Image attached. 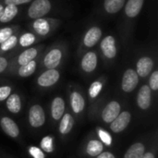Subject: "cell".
Returning a JSON list of instances; mask_svg holds the SVG:
<instances>
[{
  "label": "cell",
  "instance_id": "6da1fadb",
  "mask_svg": "<svg viewBox=\"0 0 158 158\" xmlns=\"http://www.w3.org/2000/svg\"><path fill=\"white\" fill-rule=\"evenodd\" d=\"M26 124L28 130L33 134H39L44 131L48 124L47 113L40 103H31L27 110Z\"/></svg>",
  "mask_w": 158,
  "mask_h": 158
},
{
  "label": "cell",
  "instance_id": "7a4b0ae2",
  "mask_svg": "<svg viewBox=\"0 0 158 158\" xmlns=\"http://www.w3.org/2000/svg\"><path fill=\"white\" fill-rule=\"evenodd\" d=\"M123 105L118 100H110L104 105H99L89 119L92 122H98L103 126H108L121 112Z\"/></svg>",
  "mask_w": 158,
  "mask_h": 158
},
{
  "label": "cell",
  "instance_id": "3957f363",
  "mask_svg": "<svg viewBox=\"0 0 158 158\" xmlns=\"http://www.w3.org/2000/svg\"><path fill=\"white\" fill-rule=\"evenodd\" d=\"M69 112L77 121L82 122L87 114V101L82 92L77 88H72L69 93Z\"/></svg>",
  "mask_w": 158,
  "mask_h": 158
},
{
  "label": "cell",
  "instance_id": "277c9868",
  "mask_svg": "<svg viewBox=\"0 0 158 158\" xmlns=\"http://www.w3.org/2000/svg\"><path fill=\"white\" fill-rule=\"evenodd\" d=\"M106 147L97 138L94 131H90L80 147V155L84 158H94L105 151Z\"/></svg>",
  "mask_w": 158,
  "mask_h": 158
},
{
  "label": "cell",
  "instance_id": "5b68a950",
  "mask_svg": "<svg viewBox=\"0 0 158 158\" xmlns=\"http://www.w3.org/2000/svg\"><path fill=\"white\" fill-rule=\"evenodd\" d=\"M0 130L8 138L16 142L19 145H25V142L22 137L20 128L11 116H8L4 113L0 114Z\"/></svg>",
  "mask_w": 158,
  "mask_h": 158
},
{
  "label": "cell",
  "instance_id": "8992f818",
  "mask_svg": "<svg viewBox=\"0 0 158 158\" xmlns=\"http://www.w3.org/2000/svg\"><path fill=\"white\" fill-rule=\"evenodd\" d=\"M66 101L63 96L56 95L55 96L49 105L47 118H48V124L52 129L56 128L59 120L65 114L67 108H66Z\"/></svg>",
  "mask_w": 158,
  "mask_h": 158
},
{
  "label": "cell",
  "instance_id": "52a82bcc",
  "mask_svg": "<svg viewBox=\"0 0 158 158\" xmlns=\"http://www.w3.org/2000/svg\"><path fill=\"white\" fill-rule=\"evenodd\" d=\"M153 133L147 132L135 140L128 147L122 158H143L148 146L150 145Z\"/></svg>",
  "mask_w": 158,
  "mask_h": 158
},
{
  "label": "cell",
  "instance_id": "ba28073f",
  "mask_svg": "<svg viewBox=\"0 0 158 158\" xmlns=\"http://www.w3.org/2000/svg\"><path fill=\"white\" fill-rule=\"evenodd\" d=\"M76 123L77 120L74 116L69 112V110H66L56 126L57 137L61 142H67L69 140L74 131Z\"/></svg>",
  "mask_w": 158,
  "mask_h": 158
},
{
  "label": "cell",
  "instance_id": "9c48e42d",
  "mask_svg": "<svg viewBox=\"0 0 158 158\" xmlns=\"http://www.w3.org/2000/svg\"><path fill=\"white\" fill-rule=\"evenodd\" d=\"M136 106L143 118L150 113L153 107V94L148 84H143L139 89L136 95Z\"/></svg>",
  "mask_w": 158,
  "mask_h": 158
},
{
  "label": "cell",
  "instance_id": "30bf717a",
  "mask_svg": "<svg viewBox=\"0 0 158 158\" xmlns=\"http://www.w3.org/2000/svg\"><path fill=\"white\" fill-rule=\"evenodd\" d=\"M132 120V112L131 109L126 108L122 109L121 112L118 115V117L107 126L108 131L112 134H121L127 131L130 127Z\"/></svg>",
  "mask_w": 158,
  "mask_h": 158
},
{
  "label": "cell",
  "instance_id": "8fae6325",
  "mask_svg": "<svg viewBox=\"0 0 158 158\" xmlns=\"http://www.w3.org/2000/svg\"><path fill=\"white\" fill-rule=\"evenodd\" d=\"M104 81L102 80H96L92 82L88 89V98H89V109H88V118L89 119L93 116L94 112L98 106V99L104 89Z\"/></svg>",
  "mask_w": 158,
  "mask_h": 158
},
{
  "label": "cell",
  "instance_id": "7c38bea8",
  "mask_svg": "<svg viewBox=\"0 0 158 158\" xmlns=\"http://www.w3.org/2000/svg\"><path fill=\"white\" fill-rule=\"evenodd\" d=\"M51 8L52 5L49 0H34L28 8V16L32 19L44 18Z\"/></svg>",
  "mask_w": 158,
  "mask_h": 158
},
{
  "label": "cell",
  "instance_id": "4fadbf2b",
  "mask_svg": "<svg viewBox=\"0 0 158 158\" xmlns=\"http://www.w3.org/2000/svg\"><path fill=\"white\" fill-rule=\"evenodd\" d=\"M60 79V72L56 69H50L44 71L37 78V85L42 89H48L56 85Z\"/></svg>",
  "mask_w": 158,
  "mask_h": 158
},
{
  "label": "cell",
  "instance_id": "5bb4252c",
  "mask_svg": "<svg viewBox=\"0 0 158 158\" xmlns=\"http://www.w3.org/2000/svg\"><path fill=\"white\" fill-rule=\"evenodd\" d=\"M139 76L135 69H128L122 77L121 80V91L124 94H131L138 86L139 84Z\"/></svg>",
  "mask_w": 158,
  "mask_h": 158
},
{
  "label": "cell",
  "instance_id": "9a60e30c",
  "mask_svg": "<svg viewBox=\"0 0 158 158\" xmlns=\"http://www.w3.org/2000/svg\"><path fill=\"white\" fill-rule=\"evenodd\" d=\"M6 111L13 117H19L23 111V102L18 93H12L5 101Z\"/></svg>",
  "mask_w": 158,
  "mask_h": 158
},
{
  "label": "cell",
  "instance_id": "2e32d148",
  "mask_svg": "<svg viewBox=\"0 0 158 158\" xmlns=\"http://www.w3.org/2000/svg\"><path fill=\"white\" fill-rule=\"evenodd\" d=\"M101 50L104 56L108 59H113L117 56V45L116 40L112 35H107L105 37L100 44Z\"/></svg>",
  "mask_w": 158,
  "mask_h": 158
},
{
  "label": "cell",
  "instance_id": "e0dca14e",
  "mask_svg": "<svg viewBox=\"0 0 158 158\" xmlns=\"http://www.w3.org/2000/svg\"><path fill=\"white\" fill-rule=\"evenodd\" d=\"M154 69V61L149 56L141 57L136 64V72L139 77L146 78Z\"/></svg>",
  "mask_w": 158,
  "mask_h": 158
},
{
  "label": "cell",
  "instance_id": "ac0fdd59",
  "mask_svg": "<svg viewBox=\"0 0 158 158\" xmlns=\"http://www.w3.org/2000/svg\"><path fill=\"white\" fill-rule=\"evenodd\" d=\"M61 58H62L61 50L58 48L52 49L45 55L44 58V65L46 68V69H56L61 62Z\"/></svg>",
  "mask_w": 158,
  "mask_h": 158
},
{
  "label": "cell",
  "instance_id": "d6986e66",
  "mask_svg": "<svg viewBox=\"0 0 158 158\" xmlns=\"http://www.w3.org/2000/svg\"><path fill=\"white\" fill-rule=\"evenodd\" d=\"M97 63H98L97 55L94 52L90 51L83 56L81 62V67L85 73H92L96 69Z\"/></svg>",
  "mask_w": 158,
  "mask_h": 158
},
{
  "label": "cell",
  "instance_id": "ffe728a7",
  "mask_svg": "<svg viewBox=\"0 0 158 158\" xmlns=\"http://www.w3.org/2000/svg\"><path fill=\"white\" fill-rule=\"evenodd\" d=\"M101 37H102V30L99 27L94 26L90 28L84 34L83 44L89 48L93 47L99 42Z\"/></svg>",
  "mask_w": 158,
  "mask_h": 158
},
{
  "label": "cell",
  "instance_id": "44dd1931",
  "mask_svg": "<svg viewBox=\"0 0 158 158\" xmlns=\"http://www.w3.org/2000/svg\"><path fill=\"white\" fill-rule=\"evenodd\" d=\"M94 131L96 134L97 138L101 141V143L106 148L112 147V145L114 143V138H113L112 133L108 130H106L103 126H96Z\"/></svg>",
  "mask_w": 158,
  "mask_h": 158
},
{
  "label": "cell",
  "instance_id": "7402d4cb",
  "mask_svg": "<svg viewBox=\"0 0 158 158\" xmlns=\"http://www.w3.org/2000/svg\"><path fill=\"white\" fill-rule=\"evenodd\" d=\"M39 147L46 154V155H54L56 151V137L52 134H47L44 136L39 143Z\"/></svg>",
  "mask_w": 158,
  "mask_h": 158
},
{
  "label": "cell",
  "instance_id": "603a6c76",
  "mask_svg": "<svg viewBox=\"0 0 158 158\" xmlns=\"http://www.w3.org/2000/svg\"><path fill=\"white\" fill-rule=\"evenodd\" d=\"M144 0H128L125 5V13L128 18L133 19L136 18L143 6Z\"/></svg>",
  "mask_w": 158,
  "mask_h": 158
},
{
  "label": "cell",
  "instance_id": "cb8c5ba5",
  "mask_svg": "<svg viewBox=\"0 0 158 158\" xmlns=\"http://www.w3.org/2000/svg\"><path fill=\"white\" fill-rule=\"evenodd\" d=\"M32 29L38 35L45 36L50 31V23L44 18L36 19L32 22Z\"/></svg>",
  "mask_w": 158,
  "mask_h": 158
},
{
  "label": "cell",
  "instance_id": "d4e9b609",
  "mask_svg": "<svg viewBox=\"0 0 158 158\" xmlns=\"http://www.w3.org/2000/svg\"><path fill=\"white\" fill-rule=\"evenodd\" d=\"M126 0H105L104 7L108 14H116L125 6Z\"/></svg>",
  "mask_w": 158,
  "mask_h": 158
},
{
  "label": "cell",
  "instance_id": "484cf974",
  "mask_svg": "<svg viewBox=\"0 0 158 158\" xmlns=\"http://www.w3.org/2000/svg\"><path fill=\"white\" fill-rule=\"evenodd\" d=\"M19 12V8L17 6L14 5H6L4 6L3 13L0 17V23H7L11 21Z\"/></svg>",
  "mask_w": 158,
  "mask_h": 158
},
{
  "label": "cell",
  "instance_id": "4316f807",
  "mask_svg": "<svg viewBox=\"0 0 158 158\" xmlns=\"http://www.w3.org/2000/svg\"><path fill=\"white\" fill-rule=\"evenodd\" d=\"M158 152V136L157 131H155L153 133V137L148 146L146 152L144 153L143 158H156Z\"/></svg>",
  "mask_w": 158,
  "mask_h": 158
},
{
  "label": "cell",
  "instance_id": "83f0119b",
  "mask_svg": "<svg viewBox=\"0 0 158 158\" xmlns=\"http://www.w3.org/2000/svg\"><path fill=\"white\" fill-rule=\"evenodd\" d=\"M37 49L36 48H29L23 51L18 57V64L19 66H23L31 61H32L37 56Z\"/></svg>",
  "mask_w": 158,
  "mask_h": 158
},
{
  "label": "cell",
  "instance_id": "f1b7e54d",
  "mask_svg": "<svg viewBox=\"0 0 158 158\" xmlns=\"http://www.w3.org/2000/svg\"><path fill=\"white\" fill-rule=\"evenodd\" d=\"M37 64L34 60H32L23 66H20L18 70V75L21 78H28L35 72Z\"/></svg>",
  "mask_w": 158,
  "mask_h": 158
},
{
  "label": "cell",
  "instance_id": "f546056e",
  "mask_svg": "<svg viewBox=\"0 0 158 158\" xmlns=\"http://www.w3.org/2000/svg\"><path fill=\"white\" fill-rule=\"evenodd\" d=\"M18 44V37L16 35H11L2 44H0V50L2 52H7L12 50Z\"/></svg>",
  "mask_w": 158,
  "mask_h": 158
},
{
  "label": "cell",
  "instance_id": "4dcf8cb0",
  "mask_svg": "<svg viewBox=\"0 0 158 158\" xmlns=\"http://www.w3.org/2000/svg\"><path fill=\"white\" fill-rule=\"evenodd\" d=\"M27 154L31 158H47V155L39 147L35 145H29L26 147Z\"/></svg>",
  "mask_w": 158,
  "mask_h": 158
},
{
  "label": "cell",
  "instance_id": "1f68e13d",
  "mask_svg": "<svg viewBox=\"0 0 158 158\" xmlns=\"http://www.w3.org/2000/svg\"><path fill=\"white\" fill-rule=\"evenodd\" d=\"M35 42V35L31 32H25L19 37V43L22 47H28Z\"/></svg>",
  "mask_w": 158,
  "mask_h": 158
},
{
  "label": "cell",
  "instance_id": "d6a6232c",
  "mask_svg": "<svg viewBox=\"0 0 158 158\" xmlns=\"http://www.w3.org/2000/svg\"><path fill=\"white\" fill-rule=\"evenodd\" d=\"M149 88L152 92H157L158 91V71L154 70L151 72V76L149 78Z\"/></svg>",
  "mask_w": 158,
  "mask_h": 158
},
{
  "label": "cell",
  "instance_id": "836d02e7",
  "mask_svg": "<svg viewBox=\"0 0 158 158\" xmlns=\"http://www.w3.org/2000/svg\"><path fill=\"white\" fill-rule=\"evenodd\" d=\"M12 90L13 88L10 85H0V103L6 101V99L12 94Z\"/></svg>",
  "mask_w": 158,
  "mask_h": 158
},
{
  "label": "cell",
  "instance_id": "e575fe53",
  "mask_svg": "<svg viewBox=\"0 0 158 158\" xmlns=\"http://www.w3.org/2000/svg\"><path fill=\"white\" fill-rule=\"evenodd\" d=\"M11 35H13V30L11 28L6 27V28L0 29V44H2L4 41H6Z\"/></svg>",
  "mask_w": 158,
  "mask_h": 158
},
{
  "label": "cell",
  "instance_id": "d590c367",
  "mask_svg": "<svg viewBox=\"0 0 158 158\" xmlns=\"http://www.w3.org/2000/svg\"><path fill=\"white\" fill-rule=\"evenodd\" d=\"M94 158H118V156L114 152L106 149L105 151H103L100 155H98L96 157Z\"/></svg>",
  "mask_w": 158,
  "mask_h": 158
},
{
  "label": "cell",
  "instance_id": "8d00e7d4",
  "mask_svg": "<svg viewBox=\"0 0 158 158\" xmlns=\"http://www.w3.org/2000/svg\"><path fill=\"white\" fill-rule=\"evenodd\" d=\"M31 0H5L6 5H14V6H19L23 4H27L31 2Z\"/></svg>",
  "mask_w": 158,
  "mask_h": 158
},
{
  "label": "cell",
  "instance_id": "74e56055",
  "mask_svg": "<svg viewBox=\"0 0 158 158\" xmlns=\"http://www.w3.org/2000/svg\"><path fill=\"white\" fill-rule=\"evenodd\" d=\"M7 65H8V62L6 58L0 56V73H3L6 70V69L7 68Z\"/></svg>",
  "mask_w": 158,
  "mask_h": 158
},
{
  "label": "cell",
  "instance_id": "f35d334b",
  "mask_svg": "<svg viewBox=\"0 0 158 158\" xmlns=\"http://www.w3.org/2000/svg\"><path fill=\"white\" fill-rule=\"evenodd\" d=\"M0 158H14L12 157L11 156H9L8 154L5 153L2 149H0Z\"/></svg>",
  "mask_w": 158,
  "mask_h": 158
},
{
  "label": "cell",
  "instance_id": "ab89813d",
  "mask_svg": "<svg viewBox=\"0 0 158 158\" xmlns=\"http://www.w3.org/2000/svg\"><path fill=\"white\" fill-rule=\"evenodd\" d=\"M3 10H4V6H3V5L0 4V17H1V15L3 13Z\"/></svg>",
  "mask_w": 158,
  "mask_h": 158
},
{
  "label": "cell",
  "instance_id": "60d3db41",
  "mask_svg": "<svg viewBox=\"0 0 158 158\" xmlns=\"http://www.w3.org/2000/svg\"><path fill=\"white\" fill-rule=\"evenodd\" d=\"M71 158H77V157H71Z\"/></svg>",
  "mask_w": 158,
  "mask_h": 158
}]
</instances>
